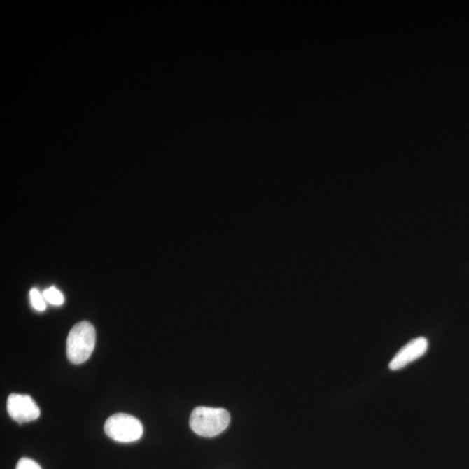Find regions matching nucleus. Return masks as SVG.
I'll list each match as a JSON object with an SVG mask.
<instances>
[{"label": "nucleus", "instance_id": "1", "mask_svg": "<svg viewBox=\"0 0 469 469\" xmlns=\"http://www.w3.org/2000/svg\"><path fill=\"white\" fill-rule=\"evenodd\" d=\"M230 421V414L225 409L197 407L191 413L190 426L198 435L214 438L228 428Z\"/></svg>", "mask_w": 469, "mask_h": 469}, {"label": "nucleus", "instance_id": "2", "mask_svg": "<svg viewBox=\"0 0 469 469\" xmlns=\"http://www.w3.org/2000/svg\"><path fill=\"white\" fill-rule=\"evenodd\" d=\"M96 331L91 323L81 322L71 328L67 338V356L74 364L86 362L95 349Z\"/></svg>", "mask_w": 469, "mask_h": 469}, {"label": "nucleus", "instance_id": "3", "mask_svg": "<svg viewBox=\"0 0 469 469\" xmlns=\"http://www.w3.org/2000/svg\"><path fill=\"white\" fill-rule=\"evenodd\" d=\"M104 432L114 441L130 443L139 441L142 438L144 427L136 417L119 413L113 414L106 421Z\"/></svg>", "mask_w": 469, "mask_h": 469}, {"label": "nucleus", "instance_id": "4", "mask_svg": "<svg viewBox=\"0 0 469 469\" xmlns=\"http://www.w3.org/2000/svg\"><path fill=\"white\" fill-rule=\"evenodd\" d=\"M6 407L10 418L19 424L35 421L41 416V409L29 396L10 395Z\"/></svg>", "mask_w": 469, "mask_h": 469}, {"label": "nucleus", "instance_id": "5", "mask_svg": "<svg viewBox=\"0 0 469 469\" xmlns=\"http://www.w3.org/2000/svg\"><path fill=\"white\" fill-rule=\"evenodd\" d=\"M428 348V342L425 337H417L400 349L389 363V369L393 371L400 370L409 365L411 363L421 358L425 355Z\"/></svg>", "mask_w": 469, "mask_h": 469}, {"label": "nucleus", "instance_id": "6", "mask_svg": "<svg viewBox=\"0 0 469 469\" xmlns=\"http://www.w3.org/2000/svg\"><path fill=\"white\" fill-rule=\"evenodd\" d=\"M43 295L46 302L54 306H61L64 302V298L62 292L57 290L56 287L52 286L46 288L43 292Z\"/></svg>", "mask_w": 469, "mask_h": 469}, {"label": "nucleus", "instance_id": "7", "mask_svg": "<svg viewBox=\"0 0 469 469\" xmlns=\"http://www.w3.org/2000/svg\"><path fill=\"white\" fill-rule=\"evenodd\" d=\"M30 301L32 308L37 312H44L46 309V302L43 293L37 290V288H32L30 291Z\"/></svg>", "mask_w": 469, "mask_h": 469}, {"label": "nucleus", "instance_id": "8", "mask_svg": "<svg viewBox=\"0 0 469 469\" xmlns=\"http://www.w3.org/2000/svg\"><path fill=\"white\" fill-rule=\"evenodd\" d=\"M16 469H42L35 461L29 458H22L17 463Z\"/></svg>", "mask_w": 469, "mask_h": 469}]
</instances>
